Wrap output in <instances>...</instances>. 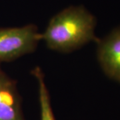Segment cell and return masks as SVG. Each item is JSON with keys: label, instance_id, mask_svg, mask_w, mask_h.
Here are the masks:
<instances>
[{"label": "cell", "instance_id": "3", "mask_svg": "<svg viewBox=\"0 0 120 120\" xmlns=\"http://www.w3.org/2000/svg\"><path fill=\"white\" fill-rule=\"evenodd\" d=\"M97 58L106 76L120 83V26L97 43Z\"/></svg>", "mask_w": 120, "mask_h": 120}, {"label": "cell", "instance_id": "2", "mask_svg": "<svg viewBox=\"0 0 120 120\" xmlns=\"http://www.w3.org/2000/svg\"><path fill=\"white\" fill-rule=\"evenodd\" d=\"M41 41V33L33 23L22 27H1L0 64L13 61L34 52Z\"/></svg>", "mask_w": 120, "mask_h": 120}, {"label": "cell", "instance_id": "5", "mask_svg": "<svg viewBox=\"0 0 120 120\" xmlns=\"http://www.w3.org/2000/svg\"><path fill=\"white\" fill-rule=\"evenodd\" d=\"M31 73L38 83L40 120H56L52 108L51 97L42 69L39 66H37L31 70Z\"/></svg>", "mask_w": 120, "mask_h": 120}, {"label": "cell", "instance_id": "4", "mask_svg": "<svg viewBox=\"0 0 120 120\" xmlns=\"http://www.w3.org/2000/svg\"><path fill=\"white\" fill-rule=\"evenodd\" d=\"M0 120H27L17 82L0 69Z\"/></svg>", "mask_w": 120, "mask_h": 120}, {"label": "cell", "instance_id": "1", "mask_svg": "<svg viewBox=\"0 0 120 120\" xmlns=\"http://www.w3.org/2000/svg\"><path fill=\"white\" fill-rule=\"evenodd\" d=\"M96 25L95 17L84 6L71 5L51 18L41 33V41L54 52L71 53L90 42L98 43Z\"/></svg>", "mask_w": 120, "mask_h": 120}]
</instances>
